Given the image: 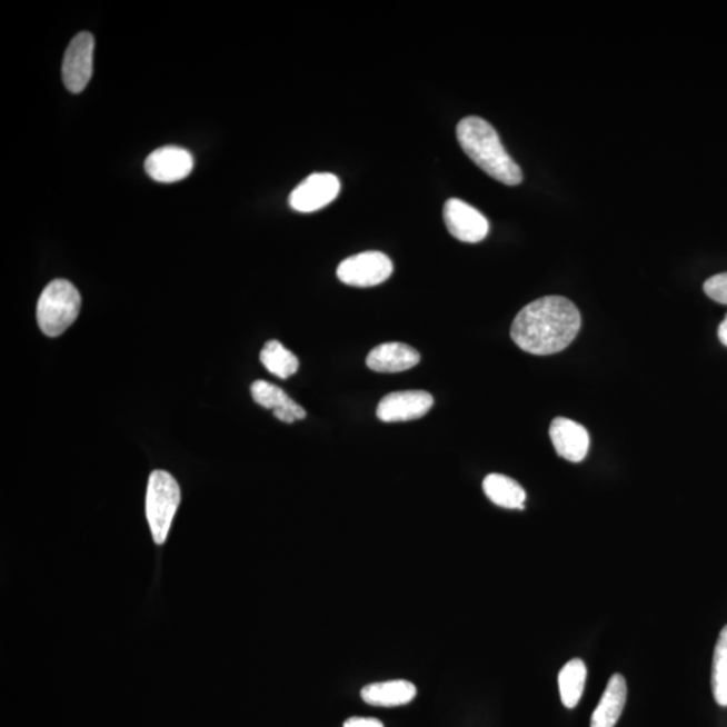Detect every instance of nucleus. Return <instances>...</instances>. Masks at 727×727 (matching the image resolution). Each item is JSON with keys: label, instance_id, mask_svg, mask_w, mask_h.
I'll return each instance as SVG.
<instances>
[{"label": "nucleus", "instance_id": "1", "mask_svg": "<svg viewBox=\"0 0 727 727\" xmlns=\"http://www.w3.org/2000/svg\"><path fill=\"white\" fill-rule=\"evenodd\" d=\"M580 312L570 299L550 296L537 299L516 316L511 337L527 353L548 356L562 352L579 333Z\"/></svg>", "mask_w": 727, "mask_h": 727}, {"label": "nucleus", "instance_id": "2", "mask_svg": "<svg viewBox=\"0 0 727 727\" xmlns=\"http://www.w3.org/2000/svg\"><path fill=\"white\" fill-rule=\"evenodd\" d=\"M459 146L478 168L495 180L516 187L522 181L519 165L504 148L499 133L487 120L468 117L457 126Z\"/></svg>", "mask_w": 727, "mask_h": 727}, {"label": "nucleus", "instance_id": "3", "mask_svg": "<svg viewBox=\"0 0 727 727\" xmlns=\"http://www.w3.org/2000/svg\"><path fill=\"white\" fill-rule=\"evenodd\" d=\"M81 296L73 283L56 279L44 287L37 303V322L43 335L59 337L80 315Z\"/></svg>", "mask_w": 727, "mask_h": 727}, {"label": "nucleus", "instance_id": "4", "mask_svg": "<svg viewBox=\"0 0 727 727\" xmlns=\"http://www.w3.org/2000/svg\"><path fill=\"white\" fill-rule=\"evenodd\" d=\"M180 502L181 489L176 478L165 470L152 471L146 495V516L157 545H163L168 539Z\"/></svg>", "mask_w": 727, "mask_h": 727}, {"label": "nucleus", "instance_id": "5", "mask_svg": "<svg viewBox=\"0 0 727 727\" xmlns=\"http://www.w3.org/2000/svg\"><path fill=\"white\" fill-rule=\"evenodd\" d=\"M392 271V260L386 253L368 251L342 260L337 277L348 286L374 287L386 282Z\"/></svg>", "mask_w": 727, "mask_h": 727}, {"label": "nucleus", "instance_id": "6", "mask_svg": "<svg viewBox=\"0 0 727 727\" xmlns=\"http://www.w3.org/2000/svg\"><path fill=\"white\" fill-rule=\"evenodd\" d=\"M94 38L91 33H80L69 43L62 63V79L68 91H84L93 74Z\"/></svg>", "mask_w": 727, "mask_h": 727}, {"label": "nucleus", "instance_id": "7", "mask_svg": "<svg viewBox=\"0 0 727 727\" xmlns=\"http://www.w3.org/2000/svg\"><path fill=\"white\" fill-rule=\"evenodd\" d=\"M340 190V180L335 175L315 173L291 191L289 203L297 212H316L333 202Z\"/></svg>", "mask_w": 727, "mask_h": 727}, {"label": "nucleus", "instance_id": "8", "mask_svg": "<svg viewBox=\"0 0 727 727\" xmlns=\"http://www.w3.org/2000/svg\"><path fill=\"white\" fill-rule=\"evenodd\" d=\"M444 220L451 236L464 242H480L489 233L487 217L469 203L450 199L444 207Z\"/></svg>", "mask_w": 727, "mask_h": 727}, {"label": "nucleus", "instance_id": "9", "mask_svg": "<svg viewBox=\"0 0 727 727\" xmlns=\"http://www.w3.org/2000/svg\"><path fill=\"white\" fill-rule=\"evenodd\" d=\"M434 399L425 391H400L388 394L380 400L376 416L382 422H410L431 410Z\"/></svg>", "mask_w": 727, "mask_h": 727}, {"label": "nucleus", "instance_id": "10", "mask_svg": "<svg viewBox=\"0 0 727 727\" xmlns=\"http://www.w3.org/2000/svg\"><path fill=\"white\" fill-rule=\"evenodd\" d=\"M195 159L188 150L177 146H165L146 159L145 169L152 180L175 183L185 180L193 170Z\"/></svg>", "mask_w": 727, "mask_h": 727}, {"label": "nucleus", "instance_id": "11", "mask_svg": "<svg viewBox=\"0 0 727 727\" xmlns=\"http://www.w3.org/2000/svg\"><path fill=\"white\" fill-rule=\"evenodd\" d=\"M550 437L558 456L570 462L584 461L590 448V436L582 425L567 418H555Z\"/></svg>", "mask_w": 727, "mask_h": 727}, {"label": "nucleus", "instance_id": "12", "mask_svg": "<svg viewBox=\"0 0 727 727\" xmlns=\"http://www.w3.org/2000/svg\"><path fill=\"white\" fill-rule=\"evenodd\" d=\"M420 361L418 350L401 342H386L367 356V367L375 372L399 374L408 371Z\"/></svg>", "mask_w": 727, "mask_h": 727}, {"label": "nucleus", "instance_id": "13", "mask_svg": "<svg viewBox=\"0 0 727 727\" xmlns=\"http://www.w3.org/2000/svg\"><path fill=\"white\" fill-rule=\"evenodd\" d=\"M251 394L259 406L272 410L273 416L285 424H295L306 418L303 408L272 382L265 380L252 382Z\"/></svg>", "mask_w": 727, "mask_h": 727}, {"label": "nucleus", "instance_id": "14", "mask_svg": "<svg viewBox=\"0 0 727 727\" xmlns=\"http://www.w3.org/2000/svg\"><path fill=\"white\" fill-rule=\"evenodd\" d=\"M627 680L620 674L609 679L605 693L592 713L590 727H615L627 704Z\"/></svg>", "mask_w": 727, "mask_h": 727}, {"label": "nucleus", "instance_id": "15", "mask_svg": "<svg viewBox=\"0 0 727 727\" xmlns=\"http://www.w3.org/2000/svg\"><path fill=\"white\" fill-rule=\"evenodd\" d=\"M418 690L411 681L398 679L379 681L362 688L361 698L366 704L376 707H399L410 704L417 697Z\"/></svg>", "mask_w": 727, "mask_h": 727}, {"label": "nucleus", "instance_id": "16", "mask_svg": "<svg viewBox=\"0 0 727 727\" xmlns=\"http://www.w3.org/2000/svg\"><path fill=\"white\" fill-rule=\"evenodd\" d=\"M482 489L496 506L507 509H525L526 490L512 478L497 474L489 475L485 477Z\"/></svg>", "mask_w": 727, "mask_h": 727}, {"label": "nucleus", "instance_id": "17", "mask_svg": "<svg viewBox=\"0 0 727 727\" xmlns=\"http://www.w3.org/2000/svg\"><path fill=\"white\" fill-rule=\"evenodd\" d=\"M588 668L584 660L572 659L566 663L558 675L560 699L567 709H574L582 698Z\"/></svg>", "mask_w": 727, "mask_h": 727}, {"label": "nucleus", "instance_id": "18", "mask_svg": "<svg viewBox=\"0 0 727 727\" xmlns=\"http://www.w3.org/2000/svg\"><path fill=\"white\" fill-rule=\"evenodd\" d=\"M260 361L267 371L283 380L296 375L299 369L298 357L277 340L267 342L261 349Z\"/></svg>", "mask_w": 727, "mask_h": 727}, {"label": "nucleus", "instance_id": "19", "mask_svg": "<svg viewBox=\"0 0 727 727\" xmlns=\"http://www.w3.org/2000/svg\"><path fill=\"white\" fill-rule=\"evenodd\" d=\"M711 688L717 704L727 707V625L720 630L714 649Z\"/></svg>", "mask_w": 727, "mask_h": 727}, {"label": "nucleus", "instance_id": "20", "mask_svg": "<svg viewBox=\"0 0 727 727\" xmlns=\"http://www.w3.org/2000/svg\"><path fill=\"white\" fill-rule=\"evenodd\" d=\"M704 290L713 301L727 305V272L707 279Z\"/></svg>", "mask_w": 727, "mask_h": 727}, {"label": "nucleus", "instance_id": "21", "mask_svg": "<svg viewBox=\"0 0 727 727\" xmlns=\"http://www.w3.org/2000/svg\"><path fill=\"white\" fill-rule=\"evenodd\" d=\"M343 727H385V725L376 718L352 717L346 720Z\"/></svg>", "mask_w": 727, "mask_h": 727}, {"label": "nucleus", "instance_id": "22", "mask_svg": "<svg viewBox=\"0 0 727 727\" xmlns=\"http://www.w3.org/2000/svg\"><path fill=\"white\" fill-rule=\"evenodd\" d=\"M718 337L720 342H723L724 346L727 347V316L725 317L723 323L719 325Z\"/></svg>", "mask_w": 727, "mask_h": 727}]
</instances>
